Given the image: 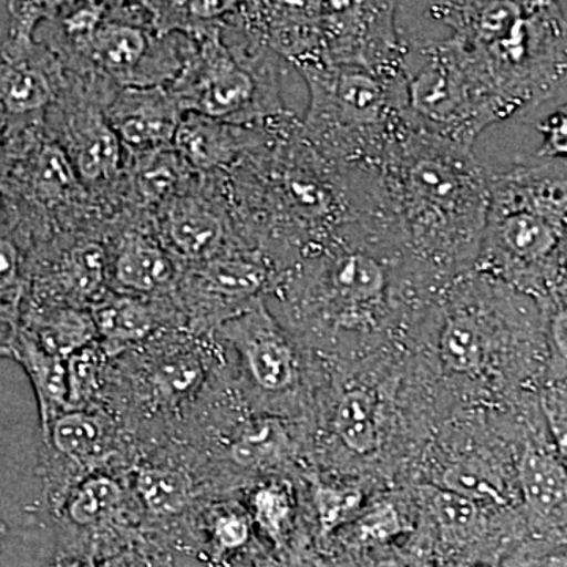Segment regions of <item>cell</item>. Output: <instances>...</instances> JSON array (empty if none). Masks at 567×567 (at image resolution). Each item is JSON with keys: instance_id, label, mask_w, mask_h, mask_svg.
Segmentation results:
<instances>
[{"instance_id": "obj_20", "label": "cell", "mask_w": 567, "mask_h": 567, "mask_svg": "<svg viewBox=\"0 0 567 567\" xmlns=\"http://www.w3.org/2000/svg\"><path fill=\"white\" fill-rule=\"evenodd\" d=\"M20 327L44 350L62 360H69L74 353L96 342L91 309L21 306Z\"/></svg>"}, {"instance_id": "obj_33", "label": "cell", "mask_w": 567, "mask_h": 567, "mask_svg": "<svg viewBox=\"0 0 567 567\" xmlns=\"http://www.w3.org/2000/svg\"><path fill=\"white\" fill-rule=\"evenodd\" d=\"M106 353L99 342L85 347L66 360L69 368L70 409H82L100 382Z\"/></svg>"}, {"instance_id": "obj_24", "label": "cell", "mask_w": 567, "mask_h": 567, "mask_svg": "<svg viewBox=\"0 0 567 567\" xmlns=\"http://www.w3.org/2000/svg\"><path fill=\"white\" fill-rule=\"evenodd\" d=\"M334 431L353 453L371 454L379 446V417L375 395L368 390H350L334 412Z\"/></svg>"}, {"instance_id": "obj_38", "label": "cell", "mask_w": 567, "mask_h": 567, "mask_svg": "<svg viewBox=\"0 0 567 567\" xmlns=\"http://www.w3.org/2000/svg\"><path fill=\"white\" fill-rule=\"evenodd\" d=\"M21 308L0 303V358H11L20 330Z\"/></svg>"}, {"instance_id": "obj_8", "label": "cell", "mask_w": 567, "mask_h": 567, "mask_svg": "<svg viewBox=\"0 0 567 567\" xmlns=\"http://www.w3.org/2000/svg\"><path fill=\"white\" fill-rule=\"evenodd\" d=\"M399 28V25H398ZM404 43L406 114L410 122L475 148L502 115L450 37H413Z\"/></svg>"}, {"instance_id": "obj_28", "label": "cell", "mask_w": 567, "mask_h": 567, "mask_svg": "<svg viewBox=\"0 0 567 567\" xmlns=\"http://www.w3.org/2000/svg\"><path fill=\"white\" fill-rule=\"evenodd\" d=\"M442 487L472 499L473 503L505 505L506 495L502 483L491 466L481 458L470 457L447 466L442 476Z\"/></svg>"}, {"instance_id": "obj_32", "label": "cell", "mask_w": 567, "mask_h": 567, "mask_svg": "<svg viewBox=\"0 0 567 567\" xmlns=\"http://www.w3.org/2000/svg\"><path fill=\"white\" fill-rule=\"evenodd\" d=\"M315 505L320 527L328 535L360 514L363 494L353 487L317 486Z\"/></svg>"}, {"instance_id": "obj_30", "label": "cell", "mask_w": 567, "mask_h": 567, "mask_svg": "<svg viewBox=\"0 0 567 567\" xmlns=\"http://www.w3.org/2000/svg\"><path fill=\"white\" fill-rule=\"evenodd\" d=\"M28 281V251L0 215V303L21 308Z\"/></svg>"}, {"instance_id": "obj_35", "label": "cell", "mask_w": 567, "mask_h": 567, "mask_svg": "<svg viewBox=\"0 0 567 567\" xmlns=\"http://www.w3.org/2000/svg\"><path fill=\"white\" fill-rule=\"evenodd\" d=\"M251 537L249 520L241 514L224 513L216 516L212 525V539L216 551L230 554L240 550Z\"/></svg>"}, {"instance_id": "obj_4", "label": "cell", "mask_w": 567, "mask_h": 567, "mask_svg": "<svg viewBox=\"0 0 567 567\" xmlns=\"http://www.w3.org/2000/svg\"><path fill=\"white\" fill-rule=\"evenodd\" d=\"M308 89L301 130L339 166H371L409 123L404 69L361 62L298 66Z\"/></svg>"}, {"instance_id": "obj_41", "label": "cell", "mask_w": 567, "mask_h": 567, "mask_svg": "<svg viewBox=\"0 0 567 567\" xmlns=\"http://www.w3.org/2000/svg\"><path fill=\"white\" fill-rule=\"evenodd\" d=\"M369 567H406V561L405 559L391 555V557L377 559V561L372 563Z\"/></svg>"}, {"instance_id": "obj_44", "label": "cell", "mask_w": 567, "mask_h": 567, "mask_svg": "<svg viewBox=\"0 0 567 567\" xmlns=\"http://www.w3.org/2000/svg\"><path fill=\"white\" fill-rule=\"evenodd\" d=\"M6 525L2 524V522H0V547H2V540H3V537H6Z\"/></svg>"}, {"instance_id": "obj_37", "label": "cell", "mask_w": 567, "mask_h": 567, "mask_svg": "<svg viewBox=\"0 0 567 567\" xmlns=\"http://www.w3.org/2000/svg\"><path fill=\"white\" fill-rule=\"evenodd\" d=\"M544 410L557 442L559 458L567 468V395L551 393L544 399Z\"/></svg>"}, {"instance_id": "obj_36", "label": "cell", "mask_w": 567, "mask_h": 567, "mask_svg": "<svg viewBox=\"0 0 567 567\" xmlns=\"http://www.w3.org/2000/svg\"><path fill=\"white\" fill-rule=\"evenodd\" d=\"M537 130L543 136L537 155L540 158L567 159V111L555 112Z\"/></svg>"}, {"instance_id": "obj_7", "label": "cell", "mask_w": 567, "mask_h": 567, "mask_svg": "<svg viewBox=\"0 0 567 567\" xmlns=\"http://www.w3.org/2000/svg\"><path fill=\"white\" fill-rule=\"evenodd\" d=\"M486 169L491 203L477 270H511L554 259L567 241V182L529 169Z\"/></svg>"}, {"instance_id": "obj_42", "label": "cell", "mask_w": 567, "mask_h": 567, "mask_svg": "<svg viewBox=\"0 0 567 567\" xmlns=\"http://www.w3.org/2000/svg\"><path fill=\"white\" fill-rule=\"evenodd\" d=\"M406 567H436L435 563L432 561L427 555H415L406 561Z\"/></svg>"}, {"instance_id": "obj_12", "label": "cell", "mask_w": 567, "mask_h": 567, "mask_svg": "<svg viewBox=\"0 0 567 567\" xmlns=\"http://www.w3.org/2000/svg\"><path fill=\"white\" fill-rule=\"evenodd\" d=\"M153 233L182 267L246 246L235 230L224 174H197L152 213Z\"/></svg>"}, {"instance_id": "obj_6", "label": "cell", "mask_w": 567, "mask_h": 567, "mask_svg": "<svg viewBox=\"0 0 567 567\" xmlns=\"http://www.w3.org/2000/svg\"><path fill=\"white\" fill-rule=\"evenodd\" d=\"M234 13L221 32L197 44L196 54L171 91L185 114L264 125L292 112L281 93L286 63L249 37L235 22Z\"/></svg>"}, {"instance_id": "obj_17", "label": "cell", "mask_w": 567, "mask_h": 567, "mask_svg": "<svg viewBox=\"0 0 567 567\" xmlns=\"http://www.w3.org/2000/svg\"><path fill=\"white\" fill-rule=\"evenodd\" d=\"M185 111L171 87H123L106 107L126 158L174 147Z\"/></svg>"}, {"instance_id": "obj_22", "label": "cell", "mask_w": 567, "mask_h": 567, "mask_svg": "<svg viewBox=\"0 0 567 567\" xmlns=\"http://www.w3.org/2000/svg\"><path fill=\"white\" fill-rule=\"evenodd\" d=\"M48 462L87 464L106 453L110 429L106 421L84 409H70L43 429Z\"/></svg>"}, {"instance_id": "obj_15", "label": "cell", "mask_w": 567, "mask_h": 567, "mask_svg": "<svg viewBox=\"0 0 567 567\" xmlns=\"http://www.w3.org/2000/svg\"><path fill=\"white\" fill-rule=\"evenodd\" d=\"M213 334L238 354L252 382L268 393H281L297 383V347L264 300L224 322Z\"/></svg>"}, {"instance_id": "obj_18", "label": "cell", "mask_w": 567, "mask_h": 567, "mask_svg": "<svg viewBox=\"0 0 567 567\" xmlns=\"http://www.w3.org/2000/svg\"><path fill=\"white\" fill-rule=\"evenodd\" d=\"M279 118L264 125H237L186 112L174 148L197 174H226L270 140Z\"/></svg>"}, {"instance_id": "obj_14", "label": "cell", "mask_w": 567, "mask_h": 567, "mask_svg": "<svg viewBox=\"0 0 567 567\" xmlns=\"http://www.w3.org/2000/svg\"><path fill=\"white\" fill-rule=\"evenodd\" d=\"M65 70L37 39L0 43V130L41 121L61 92Z\"/></svg>"}, {"instance_id": "obj_43", "label": "cell", "mask_w": 567, "mask_h": 567, "mask_svg": "<svg viewBox=\"0 0 567 567\" xmlns=\"http://www.w3.org/2000/svg\"><path fill=\"white\" fill-rule=\"evenodd\" d=\"M539 567H567V555H559V557L548 558Z\"/></svg>"}, {"instance_id": "obj_45", "label": "cell", "mask_w": 567, "mask_h": 567, "mask_svg": "<svg viewBox=\"0 0 567 567\" xmlns=\"http://www.w3.org/2000/svg\"><path fill=\"white\" fill-rule=\"evenodd\" d=\"M0 174H2V130H0Z\"/></svg>"}, {"instance_id": "obj_26", "label": "cell", "mask_w": 567, "mask_h": 567, "mask_svg": "<svg viewBox=\"0 0 567 567\" xmlns=\"http://www.w3.org/2000/svg\"><path fill=\"white\" fill-rule=\"evenodd\" d=\"M123 491L117 481L96 475L82 481L63 503L65 516L78 527H92L112 517L122 505Z\"/></svg>"}, {"instance_id": "obj_31", "label": "cell", "mask_w": 567, "mask_h": 567, "mask_svg": "<svg viewBox=\"0 0 567 567\" xmlns=\"http://www.w3.org/2000/svg\"><path fill=\"white\" fill-rule=\"evenodd\" d=\"M252 514L264 535L279 546L292 525V499L286 488L276 484L260 487L252 496Z\"/></svg>"}, {"instance_id": "obj_13", "label": "cell", "mask_w": 567, "mask_h": 567, "mask_svg": "<svg viewBox=\"0 0 567 567\" xmlns=\"http://www.w3.org/2000/svg\"><path fill=\"white\" fill-rule=\"evenodd\" d=\"M110 290V257L103 235H59L28 252L22 306L91 309Z\"/></svg>"}, {"instance_id": "obj_27", "label": "cell", "mask_w": 567, "mask_h": 567, "mask_svg": "<svg viewBox=\"0 0 567 567\" xmlns=\"http://www.w3.org/2000/svg\"><path fill=\"white\" fill-rule=\"evenodd\" d=\"M289 446V436L278 421L260 420L245 424L235 436L230 453L237 464L267 466L276 464Z\"/></svg>"}, {"instance_id": "obj_9", "label": "cell", "mask_w": 567, "mask_h": 567, "mask_svg": "<svg viewBox=\"0 0 567 567\" xmlns=\"http://www.w3.org/2000/svg\"><path fill=\"white\" fill-rule=\"evenodd\" d=\"M197 44L182 33L159 35L145 2H107L91 40L61 62L70 73H93L117 87H171Z\"/></svg>"}, {"instance_id": "obj_16", "label": "cell", "mask_w": 567, "mask_h": 567, "mask_svg": "<svg viewBox=\"0 0 567 567\" xmlns=\"http://www.w3.org/2000/svg\"><path fill=\"white\" fill-rule=\"evenodd\" d=\"M110 289L132 297L163 300L174 295L182 265L153 233L151 219L121 224L107 238Z\"/></svg>"}, {"instance_id": "obj_1", "label": "cell", "mask_w": 567, "mask_h": 567, "mask_svg": "<svg viewBox=\"0 0 567 567\" xmlns=\"http://www.w3.org/2000/svg\"><path fill=\"white\" fill-rule=\"evenodd\" d=\"M224 189L238 237L279 274L353 230L368 233L357 175L309 144L293 111L224 174Z\"/></svg>"}, {"instance_id": "obj_2", "label": "cell", "mask_w": 567, "mask_h": 567, "mask_svg": "<svg viewBox=\"0 0 567 567\" xmlns=\"http://www.w3.org/2000/svg\"><path fill=\"white\" fill-rule=\"evenodd\" d=\"M371 167L391 234L413 260L442 274L475 267L491 203L475 148L409 118Z\"/></svg>"}, {"instance_id": "obj_25", "label": "cell", "mask_w": 567, "mask_h": 567, "mask_svg": "<svg viewBox=\"0 0 567 567\" xmlns=\"http://www.w3.org/2000/svg\"><path fill=\"white\" fill-rule=\"evenodd\" d=\"M141 502L156 516H175L193 499V481L173 466H144L136 475Z\"/></svg>"}, {"instance_id": "obj_23", "label": "cell", "mask_w": 567, "mask_h": 567, "mask_svg": "<svg viewBox=\"0 0 567 567\" xmlns=\"http://www.w3.org/2000/svg\"><path fill=\"white\" fill-rule=\"evenodd\" d=\"M522 495L533 514L547 520L567 518V468L561 458L528 447L518 466Z\"/></svg>"}, {"instance_id": "obj_3", "label": "cell", "mask_w": 567, "mask_h": 567, "mask_svg": "<svg viewBox=\"0 0 567 567\" xmlns=\"http://www.w3.org/2000/svg\"><path fill=\"white\" fill-rule=\"evenodd\" d=\"M498 107L503 121L567 74V24L557 3L425 2Z\"/></svg>"}, {"instance_id": "obj_10", "label": "cell", "mask_w": 567, "mask_h": 567, "mask_svg": "<svg viewBox=\"0 0 567 567\" xmlns=\"http://www.w3.org/2000/svg\"><path fill=\"white\" fill-rule=\"evenodd\" d=\"M118 89L99 74L65 70L61 92L44 115V126L69 155L82 185L115 216L123 213L126 153L106 107Z\"/></svg>"}, {"instance_id": "obj_21", "label": "cell", "mask_w": 567, "mask_h": 567, "mask_svg": "<svg viewBox=\"0 0 567 567\" xmlns=\"http://www.w3.org/2000/svg\"><path fill=\"white\" fill-rule=\"evenodd\" d=\"M13 360L24 369L35 391L41 431L55 416L70 410L69 368L66 360L44 350L28 331L18 330Z\"/></svg>"}, {"instance_id": "obj_5", "label": "cell", "mask_w": 567, "mask_h": 567, "mask_svg": "<svg viewBox=\"0 0 567 567\" xmlns=\"http://www.w3.org/2000/svg\"><path fill=\"white\" fill-rule=\"evenodd\" d=\"M0 215L28 252L65 234H99L107 240L117 223L82 185L44 118L2 132Z\"/></svg>"}, {"instance_id": "obj_40", "label": "cell", "mask_w": 567, "mask_h": 567, "mask_svg": "<svg viewBox=\"0 0 567 567\" xmlns=\"http://www.w3.org/2000/svg\"><path fill=\"white\" fill-rule=\"evenodd\" d=\"M50 567H99L92 557H59Z\"/></svg>"}, {"instance_id": "obj_47", "label": "cell", "mask_w": 567, "mask_h": 567, "mask_svg": "<svg viewBox=\"0 0 567 567\" xmlns=\"http://www.w3.org/2000/svg\"><path fill=\"white\" fill-rule=\"evenodd\" d=\"M475 567H488V566H475Z\"/></svg>"}, {"instance_id": "obj_29", "label": "cell", "mask_w": 567, "mask_h": 567, "mask_svg": "<svg viewBox=\"0 0 567 567\" xmlns=\"http://www.w3.org/2000/svg\"><path fill=\"white\" fill-rule=\"evenodd\" d=\"M429 509L436 525L453 539H465L481 524V511L476 503L447 488H429Z\"/></svg>"}, {"instance_id": "obj_34", "label": "cell", "mask_w": 567, "mask_h": 567, "mask_svg": "<svg viewBox=\"0 0 567 567\" xmlns=\"http://www.w3.org/2000/svg\"><path fill=\"white\" fill-rule=\"evenodd\" d=\"M405 532V522L390 503H380L357 520V539L365 546L386 544Z\"/></svg>"}, {"instance_id": "obj_46", "label": "cell", "mask_w": 567, "mask_h": 567, "mask_svg": "<svg viewBox=\"0 0 567 567\" xmlns=\"http://www.w3.org/2000/svg\"><path fill=\"white\" fill-rule=\"evenodd\" d=\"M115 567H140V566L132 565V563H122V565H117Z\"/></svg>"}, {"instance_id": "obj_11", "label": "cell", "mask_w": 567, "mask_h": 567, "mask_svg": "<svg viewBox=\"0 0 567 567\" xmlns=\"http://www.w3.org/2000/svg\"><path fill=\"white\" fill-rule=\"evenodd\" d=\"M279 271L265 254L237 246L205 262L182 267L173 300L183 327L212 334L274 290Z\"/></svg>"}, {"instance_id": "obj_39", "label": "cell", "mask_w": 567, "mask_h": 567, "mask_svg": "<svg viewBox=\"0 0 567 567\" xmlns=\"http://www.w3.org/2000/svg\"><path fill=\"white\" fill-rule=\"evenodd\" d=\"M551 341L567 360V309L554 317L550 328Z\"/></svg>"}, {"instance_id": "obj_19", "label": "cell", "mask_w": 567, "mask_h": 567, "mask_svg": "<svg viewBox=\"0 0 567 567\" xmlns=\"http://www.w3.org/2000/svg\"><path fill=\"white\" fill-rule=\"evenodd\" d=\"M91 312L96 342L106 357L140 349L166 328L183 327L173 297L148 300L110 289L92 305Z\"/></svg>"}]
</instances>
